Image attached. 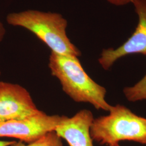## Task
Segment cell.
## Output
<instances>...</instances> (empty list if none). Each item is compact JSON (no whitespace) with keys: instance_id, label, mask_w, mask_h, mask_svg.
Masks as SVG:
<instances>
[{"instance_id":"6da1fadb","label":"cell","mask_w":146,"mask_h":146,"mask_svg":"<svg viewBox=\"0 0 146 146\" xmlns=\"http://www.w3.org/2000/svg\"><path fill=\"white\" fill-rule=\"evenodd\" d=\"M49 67L63 91L74 101L89 103L96 110L109 111L111 106L105 99L106 89L89 76L78 57L52 52Z\"/></svg>"},{"instance_id":"7a4b0ae2","label":"cell","mask_w":146,"mask_h":146,"mask_svg":"<svg viewBox=\"0 0 146 146\" xmlns=\"http://www.w3.org/2000/svg\"><path fill=\"white\" fill-rule=\"evenodd\" d=\"M6 20L10 25L22 27L32 32L52 52L76 57L81 55L67 35V21L59 14L28 10L10 13Z\"/></svg>"},{"instance_id":"3957f363","label":"cell","mask_w":146,"mask_h":146,"mask_svg":"<svg viewBox=\"0 0 146 146\" xmlns=\"http://www.w3.org/2000/svg\"><path fill=\"white\" fill-rule=\"evenodd\" d=\"M109 114L94 119L90 127L93 141L110 146L122 141L146 145V118L121 104L111 106Z\"/></svg>"},{"instance_id":"277c9868","label":"cell","mask_w":146,"mask_h":146,"mask_svg":"<svg viewBox=\"0 0 146 146\" xmlns=\"http://www.w3.org/2000/svg\"><path fill=\"white\" fill-rule=\"evenodd\" d=\"M62 116L48 115L40 111L21 120L0 122V137H13L29 143L55 131Z\"/></svg>"},{"instance_id":"5b68a950","label":"cell","mask_w":146,"mask_h":146,"mask_svg":"<svg viewBox=\"0 0 146 146\" xmlns=\"http://www.w3.org/2000/svg\"><path fill=\"white\" fill-rule=\"evenodd\" d=\"M40 111L25 88L0 82V122L23 119Z\"/></svg>"},{"instance_id":"8992f818","label":"cell","mask_w":146,"mask_h":146,"mask_svg":"<svg viewBox=\"0 0 146 146\" xmlns=\"http://www.w3.org/2000/svg\"><path fill=\"white\" fill-rule=\"evenodd\" d=\"M139 16L135 31L127 41L116 49H104L99 62L105 70L110 69L120 58L132 54L146 55V0H132Z\"/></svg>"},{"instance_id":"52a82bcc","label":"cell","mask_w":146,"mask_h":146,"mask_svg":"<svg viewBox=\"0 0 146 146\" xmlns=\"http://www.w3.org/2000/svg\"><path fill=\"white\" fill-rule=\"evenodd\" d=\"M94 118L88 110H82L72 117L62 116L55 131L69 146H94L90 127Z\"/></svg>"},{"instance_id":"ba28073f","label":"cell","mask_w":146,"mask_h":146,"mask_svg":"<svg viewBox=\"0 0 146 146\" xmlns=\"http://www.w3.org/2000/svg\"><path fill=\"white\" fill-rule=\"evenodd\" d=\"M123 93L125 98L130 102L146 100V74L133 86L125 87Z\"/></svg>"},{"instance_id":"9c48e42d","label":"cell","mask_w":146,"mask_h":146,"mask_svg":"<svg viewBox=\"0 0 146 146\" xmlns=\"http://www.w3.org/2000/svg\"><path fill=\"white\" fill-rule=\"evenodd\" d=\"M11 146H63V143L62 139L55 131H52L28 145L20 141L15 142Z\"/></svg>"},{"instance_id":"30bf717a","label":"cell","mask_w":146,"mask_h":146,"mask_svg":"<svg viewBox=\"0 0 146 146\" xmlns=\"http://www.w3.org/2000/svg\"><path fill=\"white\" fill-rule=\"evenodd\" d=\"M111 4L115 5H123L128 4L129 3H131L132 0H107Z\"/></svg>"},{"instance_id":"8fae6325","label":"cell","mask_w":146,"mask_h":146,"mask_svg":"<svg viewBox=\"0 0 146 146\" xmlns=\"http://www.w3.org/2000/svg\"><path fill=\"white\" fill-rule=\"evenodd\" d=\"M5 29L3 23L0 22V42H1L5 36Z\"/></svg>"},{"instance_id":"7c38bea8","label":"cell","mask_w":146,"mask_h":146,"mask_svg":"<svg viewBox=\"0 0 146 146\" xmlns=\"http://www.w3.org/2000/svg\"><path fill=\"white\" fill-rule=\"evenodd\" d=\"M16 141H1L0 140V146H11Z\"/></svg>"},{"instance_id":"4fadbf2b","label":"cell","mask_w":146,"mask_h":146,"mask_svg":"<svg viewBox=\"0 0 146 146\" xmlns=\"http://www.w3.org/2000/svg\"><path fill=\"white\" fill-rule=\"evenodd\" d=\"M120 146L119 144H115V145H112V146Z\"/></svg>"}]
</instances>
